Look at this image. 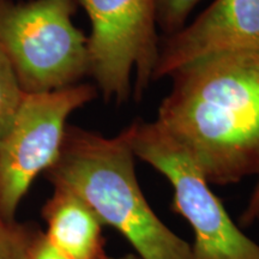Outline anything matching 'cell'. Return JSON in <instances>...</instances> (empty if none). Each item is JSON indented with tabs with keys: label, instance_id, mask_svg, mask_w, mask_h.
Segmentation results:
<instances>
[{
	"label": "cell",
	"instance_id": "8992f818",
	"mask_svg": "<svg viewBox=\"0 0 259 259\" xmlns=\"http://www.w3.org/2000/svg\"><path fill=\"white\" fill-rule=\"evenodd\" d=\"M97 89L74 84L50 93L24 94L0 139V215L16 216L36 178L56 163L72 113L93 101Z\"/></svg>",
	"mask_w": 259,
	"mask_h": 259
},
{
	"label": "cell",
	"instance_id": "3957f363",
	"mask_svg": "<svg viewBox=\"0 0 259 259\" xmlns=\"http://www.w3.org/2000/svg\"><path fill=\"white\" fill-rule=\"evenodd\" d=\"M77 0H0V51L25 94L78 84L89 74L88 38L73 22Z\"/></svg>",
	"mask_w": 259,
	"mask_h": 259
},
{
	"label": "cell",
	"instance_id": "52a82bcc",
	"mask_svg": "<svg viewBox=\"0 0 259 259\" xmlns=\"http://www.w3.org/2000/svg\"><path fill=\"white\" fill-rule=\"evenodd\" d=\"M259 48V0H215L160 45L154 80L210 54Z\"/></svg>",
	"mask_w": 259,
	"mask_h": 259
},
{
	"label": "cell",
	"instance_id": "277c9868",
	"mask_svg": "<svg viewBox=\"0 0 259 259\" xmlns=\"http://www.w3.org/2000/svg\"><path fill=\"white\" fill-rule=\"evenodd\" d=\"M126 130L135 156L169 181L171 209L192 228V259H259V244L233 221L183 144L157 120H136Z\"/></svg>",
	"mask_w": 259,
	"mask_h": 259
},
{
	"label": "cell",
	"instance_id": "30bf717a",
	"mask_svg": "<svg viewBox=\"0 0 259 259\" xmlns=\"http://www.w3.org/2000/svg\"><path fill=\"white\" fill-rule=\"evenodd\" d=\"M32 227L0 215V259H23Z\"/></svg>",
	"mask_w": 259,
	"mask_h": 259
},
{
	"label": "cell",
	"instance_id": "9a60e30c",
	"mask_svg": "<svg viewBox=\"0 0 259 259\" xmlns=\"http://www.w3.org/2000/svg\"><path fill=\"white\" fill-rule=\"evenodd\" d=\"M255 222H259V215L257 216V220H255Z\"/></svg>",
	"mask_w": 259,
	"mask_h": 259
},
{
	"label": "cell",
	"instance_id": "8fae6325",
	"mask_svg": "<svg viewBox=\"0 0 259 259\" xmlns=\"http://www.w3.org/2000/svg\"><path fill=\"white\" fill-rule=\"evenodd\" d=\"M202 0H158L157 25L167 36L176 34L186 25L191 12Z\"/></svg>",
	"mask_w": 259,
	"mask_h": 259
},
{
	"label": "cell",
	"instance_id": "6da1fadb",
	"mask_svg": "<svg viewBox=\"0 0 259 259\" xmlns=\"http://www.w3.org/2000/svg\"><path fill=\"white\" fill-rule=\"evenodd\" d=\"M156 120L210 185L259 176V48L203 57L177 70Z\"/></svg>",
	"mask_w": 259,
	"mask_h": 259
},
{
	"label": "cell",
	"instance_id": "5bb4252c",
	"mask_svg": "<svg viewBox=\"0 0 259 259\" xmlns=\"http://www.w3.org/2000/svg\"><path fill=\"white\" fill-rule=\"evenodd\" d=\"M106 259H141V258H139L137 254L130 252V253H125L124 255H120V257H109L108 255Z\"/></svg>",
	"mask_w": 259,
	"mask_h": 259
},
{
	"label": "cell",
	"instance_id": "7c38bea8",
	"mask_svg": "<svg viewBox=\"0 0 259 259\" xmlns=\"http://www.w3.org/2000/svg\"><path fill=\"white\" fill-rule=\"evenodd\" d=\"M23 259H70L51 244L44 231L32 228Z\"/></svg>",
	"mask_w": 259,
	"mask_h": 259
},
{
	"label": "cell",
	"instance_id": "7a4b0ae2",
	"mask_svg": "<svg viewBox=\"0 0 259 259\" xmlns=\"http://www.w3.org/2000/svg\"><path fill=\"white\" fill-rule=\"evenodd\" d=\"M127 130L114 137L67 126L60 155L45 176L92 208L141 259H192L191 244L164 225L145 198L136 174Z\"/></svg>",
	"mask_w": 259,
	"mask_h": 259
},
{
	"label": "cell",
	"instance_id": "9c48e42d",
	"mask_svg": "<svg viewBox=\"0 0 259 259\" xmlns=\"http://www.w3.org/2000/svg\"><path fill=\"white\" fill-rule=\"evenodd\" d=\"M24 94L8 59L0 51V139L11 124Z\"/></svg>",
	"mask_w": 259,
	"mask_h": 259
},
{
	"label": "cell",
	"instance_id": "5b68a950",
	"mask_svg": "<svg viewBox=\"0 0 259 259\" xmlns=\"http://www.w3.org/2000/svg\"><path fill=\"white\" fill-rule=\"evenodd\" d=\"M158 0H77L90 22L89 76L105 100L141 99L154 80Z\"/></svg>",
	"mask_w": 259,
	"mask_h": 259
},
{
	"label": "cell",
	"instance_id": "4fadbf2b",
	"mask_svg": "<svg viewBox=\"0 0 259 259\" xmlns=\"http://www.w3.org/2000/svg\"><path fill=\"white\" fill-rule=\"evenodd\" d=\"M259 215V176L257 184H255L253 191H252L250 199H248L247 205L244 210V212L240 216V225L242 227H250L255 223L257 216Z\"/></svg>",
	"mask_w": 259,
	"mask_h": 259
},
{
	"label": "cell",
	"instance_id": "ba28073f",
	"mask_svg": "<svg viewBox=\"0 0 259 259\" xmlns=\"http://www.w3.org/2000/svg\"><path fill=\"white\" fill-rule=\"evenodd\" d=\"M45 235L58 251L70 259H106L103 223L77 193L63 186L42 206Z\"/></svg>",
	"mask_w": 259,
	"mask_h": 259
}]
</instances>
